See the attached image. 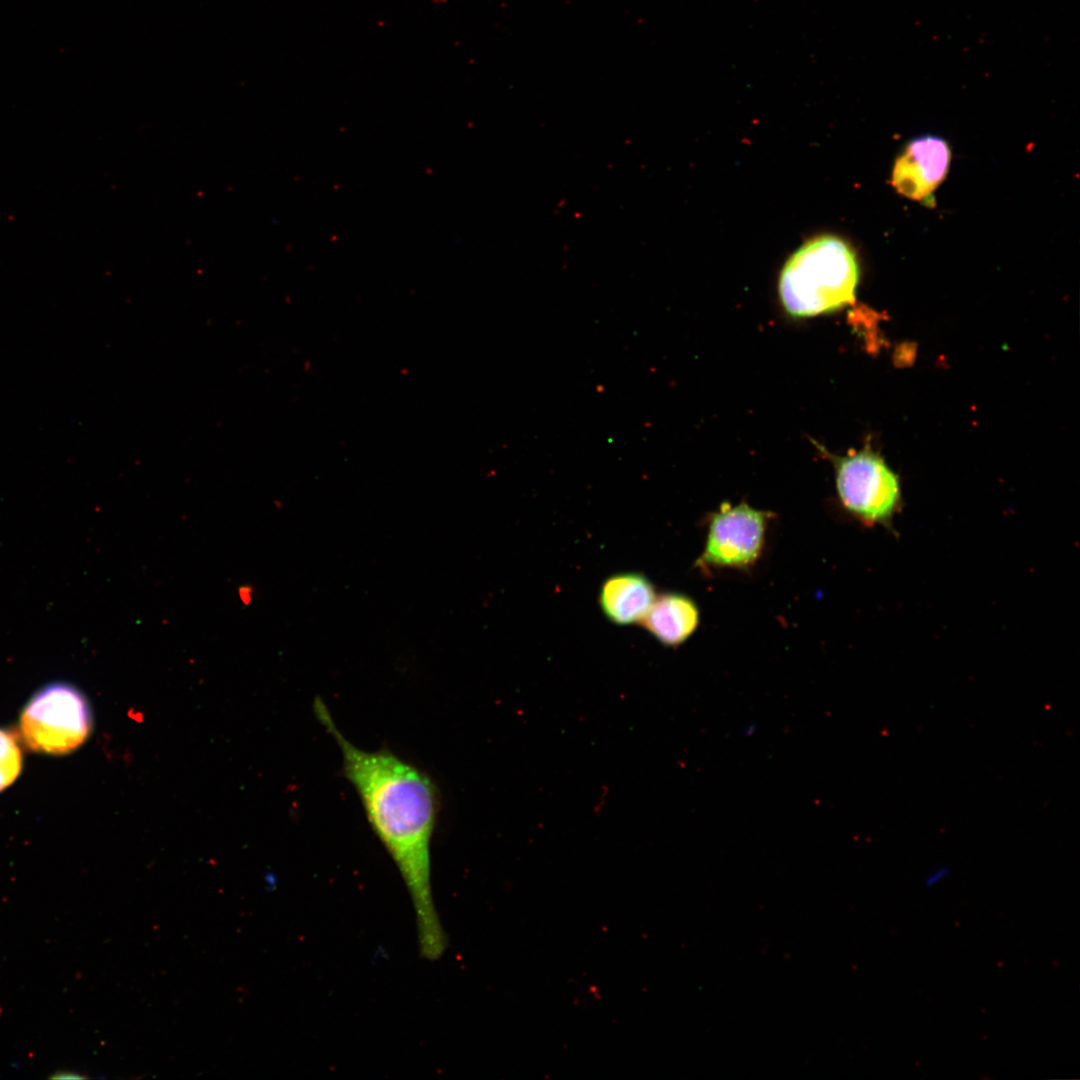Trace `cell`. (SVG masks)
I'll list each match as a JSON object with an SVG mask.
<instances>
[{"label":"cell","instance_id":"6da1fadb","mask_svg":"<svg viewBox=\"0 0 1080 1080\" xmlns=\"http://www.w3.org/2000/svg\"><path fill=\"white\" fill-rule=\"evenodd\" d=\"M314 712L337 743L346 778L357 792L374 832L391 856L410 894L422 955L438 959L446 936L431 886V840L438 792L419 768L386 750L367 751L349 741L321 698Z\"/></svg>","mask_w":1080,"mask_h":1080},{"label":"cell","instance_id":"7a4b0ae2","mask_svg":"<svg viewBox=\"0 0 1080 1080\" xmlns=\"http://www.w3.org/2000/svg\"><path fill=\"white\" fill-rule=\"evenodd\" d=\"M858 280L859 266L852 247L836 235H818L784 264L779 297L790 315L815 316L853 303Z\"/></svg>","mask_w":1080,"mask_h":1080},{"label":"cell","instance_id":"3957f363","mask_svg":"<svg viewBox=\"0 0 1080 1080\" xmlns=\"http://www.w3.org/2000/svg\"><path fill=\"white\" fill-rule=\"evenodd\" d=\"M92 714L86 697L76 687L55 682L38 690L24 707L19 732L25 746L38 753L63 755L88 738Z\"/></svg>","mask_w":1080,"mask_h":1080},{"label":"cell","instance_id":"277c9868","mask_svg":"<svg viewBox=\"0 0 1080 1080\" xmlns=\"http://www.w3.org/2000/svg\"><path fill=\"white\" fill-rule=\"evenodd\" d=\"M835 481L842 508L866 527L895 533L903 500L898 476L877 454L862 450L836 458Z\"/></svg>","mask_w":1080,"mask_h":1080},{"label":"cell","instance_id":"5b68a950","mask_svg":"<svg viewBox=\"0 0 1080 1080\" xmlns=\"http://www.w3.org/2000/svg\"><path fill=\"white\" fill-rule=\"evenodd\" d=\"M772 513L746 503H722L708 518L703 551L696 566L703 570L748 569L760 558Z\"/></svg>","mask_w":1080,"mask_h":1080},{"label":"cell","instance_id":"8992f818","mask_svg":"<svg viewBox=\"0 0 1080 1080\" xmlns=\"http://www.w3.org/2000/svg\"><path fill=\"white\" fill-rule=\"evenodd\" d=\"M950 159V148L942 138L918 137L896 159L892 185L903 196L928 203L945 178Z\"/></svg>","mask_w":1080,"mask_h":1080},{"label":"cell","instance_id":"52a82bcc","mask_svg":"<svg viewBox=\"0 0 1080 1080\" xmlns=\"http://www.w3.org/2000/svg\"><path fill=\"white\" fill-rule=\"evenodd\" d=\"M656 598L655 587L644 575L623 572L608 577L599 594L600 608L617 625L640 623Z\"/></svg>","mask_w":1080,"mask_h":1080},{"label":"cell","instance_id":"ba28073f","mask_svg":"<svg viewBox=\"0 0 1080 1080\" xmlns=\"http://www.w3.org/2000/svg\"><path fill=\"white\" fill-rule=\"evenodd\" d=\"M699 620L698 606L690 597L668 592L656 596L640 623L664 646L677 647L695 632Z\"/></svg>","mask_w":1080,"mask_h":1080},{"label":"cell","instance_id":"9c48e42d","mask_svg":"<svg viewBox=\"0 0 1080 1080\" xmlns=\"http://www.w3.org/2000/svg\"><path fill=\"white\" fill-rule=\"evenodd\" d=\"M19 737L0 728V791L10 786L22 770V751Z\"/></svg>","mask_w":1080,"mask_h":1080},{"label":"cell","instance_id":"30bf717a","mask_svg":"<svg viewBox=\"0 0 1080 1080\" xmlns=\"http://www.w3.org/2000/svg\"><path fill=\"white\" fill-rule=\"evenodd\" d=\"M948 874L949 869L947 866H938L927 874L924 879V884L928 888L932 887L938 884L940 881L944 880L948 876Z\"/></svg>","mask_w":1080,"mask_h":1080}]
</instances>
